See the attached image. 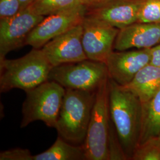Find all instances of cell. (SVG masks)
Segmentation results:
<instances>
[{
  "label": "cell",
  "instance_id": "obj_6",
  "mask_svg": "<svg viewBox=\"0 0 160 160\" xmlns=\"http://www.w3.org/2000/svg\"><path fill=\"white\" fill-rule=\"evenodd\" d=\"M109 77L106 63L87 59L53 67L49 80L57 82L65 89L96 92Z\"/></svg>",
  "mask_w": 160,
  "mask_h": 160
},
{
  "label": "cell",
  "instance_id": "obj_4",
  "mask_svg": "<svg viewBox=\"0 0 160 160\" xmlns=\"http://www.w3.org/2000/svg\"><path fill=\"white\" fill-rule=\"evenodd\" d=\"M109 77L96 92L86 140L82 147L87 160H109L112 120L109 111Z\"/></svg>",
  "mask_w": 160,
  "mask_h": 160
},
{
  "label": "cell",
  "instance_id": "obj_17",
  "mask_svg": "<svg viewBox=\"0 0 160 160\" xmlns=\"http://www.w3.org/2000/svg\"><path fill=\"white\" fill-rule=\"evenodd\" d=\"M81 6V0H34L28 8L34 14L45 17Z\"/></svg>",
  "mask_w": 160,
  "mask_h": 160
},
{
  "label": "cell",
  "instance_id": "obj_13",
  "mask_svg": "<svg viewBox=\"0 0 160 160\" xmlns=\"http://www.w3.org/2000/svg\"><path fill=\"white\" fill-rule=\"evenodd\" d=\"M160 44V22L137 23L119 30L114 44L118 51L150 49Z\"/></svg>",
  "mask_w": 160,
  "mask_h": 160
},
{
  "label": "cell",
  "instance_id": "obj_7",
  "mask_svg": "<svg viewBox=\"0 0 160 160\" xmlns=\"http://www.w3.org/2000/svg\"><path fill=\"white\" fill-rule=\"evenodd\" d=\"M82 26V42L87 59L105 63L113 52L119 29L86 14Z\"/></svg>",
  "mask_w": 160,
  "mask_h": 160
},
{
  "label": "cell",
  "instance_id": "obj_25",
  "mask_svg": "<svg viewBox=\"0 0 160 160\" xmlns=\"http://www.w3.org/2000/svg\"><path fill=\"white\" fill-rule=\"evenodd\" d=\"M158 138H159V139H160V135H159V136H158Z\"/></svg>",
  "mask_w": 160,
  "mask_h": 160
},
{
  "label": "cell",
  "instance_id": "obj_8",
  "mask_svg": "<svg viewBox=\"0 0 160 160\" xmlns=\"http://www.w3.org/2000/svg\"><path fill=\"white\" fill-rule=\"evenodd\" d=\"M87 8L84 6L45 17L28 36L25 45L41 49L50 40L82 22Z\"/></svg>",
  "mask_w": 160,
  "mask_h": 160
},
{
  "label": "cell",
  "instance_id": "obj_24",
  "mask_svg": "<svg viewBox=\"0 0 160 160\" xmlns=\"http://www.w3.org/2000/svg\"><path fill=\"white\" fill-rule=\"evenodd\" d=\"M19 1L20 3L21 10L27 8L34 1V0H19Z\"/></svg>",
  "mask_w": 160,
  "mask_h": 160
},
{
  "label": "cell",
  "instance_id": "obj_5",
  "mask_svg": "<svg viewBox=\"0 0 160 160\" xmlns=\"http://www.w3.org/2000/svg\"><path fill=\"white\" fill-rule=\"evenodd\" d=\"M66 89L53 81L48 80L26 92L20 128L35 121H42L46 126L56 129L58 118Z\"/></svg>",
  "mask_w": 160,
  "mask_h": 160
},
{
  "label": "cell",
  "instance_id": "obj_2",
  "mask_svg": "<svg viewBox=\"0 0 160 160\" xmlns=\"http://www.w3.org/2000/svg\"><path fill=\"white\" fill-rule=\"evenodd\" d=\"M52 68L41 49L33 48L17 59L5 58L0 61V92L30 90L49 80Z\"/></svg>",
  "mask_w": 160,
  "mask_h": 160
},
{
  "label": "cell",
  "instance_id": "obj_3",
  "mask_svg": "<svg viewBox=\"0 0 160 160\" xmlns=\"http://www.w3.org/2000/svg\"><path fill=\"white\" fill-rule=\"evenodd\" d=\"M96 92L66 89L55 129L69 143L75 145L84 143Z\"/></svg>",
  "mask_w": 160,
  "mask_h": 160
},
{
  "label": "cell",
  "instance_id": "obj_10",
  "mask_svg": "<svg viewBox=\"0 0 160 160\" xmlns=\"http://www.w3.org/2000/svg\"><path fill=\"white\" fill-rule=\"evenodd\" d=\"M82 36L81 23L50 40L41 49L53 67L85 60Z\"/></svg>",
  "mask_w": 160,
  "mask_h": 160
},
{
  "label": "cell",
  "instance_id": "obj_23",
  "mask_svg": "<svg viewBox=\"0 0 160 160\" xmlns=\"http://www.w3.org/2000/svg\"><path fill=\"white\" fill-rule=\"evenodd\" d=\"M82 4L87 8V10H90L100 5L105 0H81Z\"/></svg>",
  "mask_w": 160,
  "mask_h": 160
},
{
  "label": "cell",
  "instance_id": "obj_12",
  "mask_svg": "<svg viewBox=\"0 0 160 160\" xmlns=\"http://www.w3.org/2000/svg\"><path fill=\"white\" fill-rule=\"evenodd\" d=\"M141 1V0H105L95 8L87 10L86 15L120 30L138 22Z\"/></svg>",
  "mask_w": 160,
  "mask_h": 160
},
{
  "label": "cell",
  "instance_id": "obj_18",
  "mask_svg": "<svg viewBox=\"0 0 160 160\" xmlns=\"http://www.w3.org/2000/svg\"><path fill=\"white\" fill-rule=\"evenodd\" d=\"M131 160H160V140L153 138L138 145Z\"/></svg>",
  "mask_w": 160,
  "mask_h": 160
},
{
  "label": "cell",
  "instance_id": "obj_11",
  "mask_svg": "<svg viewBox=\"0 0 160 160\" xmlns=\"http://www.w3.org/2000/svg\"><path fill=\"white\" fill-rule=\"evenodd\" d=\"M151 49L112 52L105 62L109 78L120 86L128 84L139 70L150 63Z\"/></svg>",
  "mask_w": 160,
  "mask_h": 160
},
{
  "label": "cell",
  "instance_id": "obj_20",
  "mask_svg": "<svg viewBox=\"0 0 160 160\" xmlns=\"http://www.w3.org/2000/svg\"><path fill=\"white\" fill-rule=\"evenodd\" d=\"M0 160H33V155L28 149L16 148L1 152Z\"/></svg>",
  "mask_w": 160,
  "mask_h": 160
},
{
  "label": "cell",
  "instance_id": "obj_15",
  "mask_svg": "<svg viewBox=\"0 0 160 160\" xmlns=\"http://www.w3.org/2000/svg\"><path fill=\"white\" fill-rule=\"evenodd\" d=\"M160 135V88L153 97L142 103V123L138 145Z\"/></svg>",
  "mask_w": 160,
  "mask_h": 160
},
{
  "label": "cell",
  "instance_id": "obj_1",
  "mask_svg": "<svg viewBox=\"0 0 160 160\" xmlns=\"http://www.w3.org/2000/svg\"><path fill=\"white\" fill-rule=\"evenodd\" d=\"M109 111L126 160H131L137 148L142 123V103L125 86L109 78Z\"/></svg>",
  "mask_w": 160,
  "mask_h": 160
},
{
  "label": "cell",
  "instance_id": "obj_16",
  "mask_svg": "<svg viewBox=\"0 0 160 160\" xmlns=\"http://www.w3.org/2000/svg\"><path fill=\"white\" fill-rule=\"evenodd\" d=\"M33 160H87L82 145L69 143L58 136L49 148L33 155Z\"/></svg>",
  "mask_w": 160,
  "mask_h": 160
},
{
  "label": "cell",
  "instance_id": "obj_19",
  "mask_svg": "<svg viewBox=\"0 0 160 160\" xmlns=\"http://www.w3.org/2000/svg\"><path fill=\"white\" fill-rule=\"evenodd\" d=\"M138 22H160V0H141Z\"/></svg>",
  "mask_w": 160,
  "mask_h": 160
},
{
  "label": "cell",
  "instance_id": "obj_22",
  "mask_svg": "<svg viewBox=\"0 0 160 160\" xmlns=\"http://www.w3.org/2000/svg\"><path fill=\"white\" fill-rule=\"evenodd\" d=\"M150 63L160 67V44L152 48Z\"/></svg>",
  "mask_w": 160,
  "mask_h": 160
},
{
  "label": "cell",
  "instance_id": "obj_21",
  "mask_svg": "<svg viewBox=\"0 0 160 160\" xmlns=\"http://www.w3.org/2000/svg\"><path fill=\"white\" fill-rule=\"evenodd\" d=\"M20 10L19 0H0V19L12 17Z\"/></svg>",
  "mask_w": 160,
  "mask_h": 160
},
{
  "label": "cell",
  "instance_id": "obj_9",
  "mask_svg": "<svg viewBox=\"0 0 160 160\" xmlns=\"http://www.w3.org/2000/svg\"><path fill=\"white\" fill-rule=\"evenodd\" d=\"M44 18L27 8L12 17L0 19V61L10 52L26 45L29 34Z\"/></svg>",
  "mask_w": 160,
  "mask_h": 160
},
{
  "label": "cell",
  "instance_id": "obj_14",
  "mask_svg": "<svg viewBox=\"0 0 160 160\" xmlns=\"http://www.w3.org/2000/svg\"><path fill=\"white\" fill-rule=\"evenodd\" d=\"M126 87L141 103L147 102L160 88V67L149 63L138 72Z\"/></svg>",
  "mask_w": 160,
  "mask_h": 160
}]
</instances>
